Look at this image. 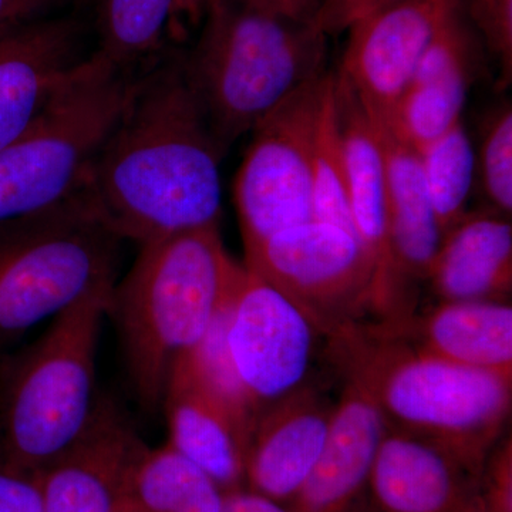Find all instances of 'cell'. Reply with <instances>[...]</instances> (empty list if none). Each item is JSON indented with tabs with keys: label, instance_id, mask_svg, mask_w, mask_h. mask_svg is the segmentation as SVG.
<instances>
[{
	"label": "cell",
	"instance_id": "obj_1",
	"mask_svg": "<svg viewBox=\"0 0 512 512\" xmlns=\"http://www.w3.org/2000/svg\"><path fill=\"white\" fill-rule=\"evenodd\" d=\"M222 156L178 57L136 79L79 194L121 241L141 247L220 225Z\"/></svg>",
	"mask_w": 512,
	"mask_h": 512
},
{
	"label": "cell",
	"instance_id": "obj_2",
	"mask_svg": "<svg viewBox=\"0 0 512 512\" xmlns=\"http://www.w3.org/2000/svg\"><path fill=\"white\" fill-rule=\"evenodd\" d=\"M241 268L215 225L141 245L114 285L109 318L119 326L134 392L151 412L175 360L200 345L227 305Z\"/></svg>",
	"mask_w": 512,
	"mask_h": 512
},
{
	"label": "cell",
	"instance_id": "obj_3",
	"mask_svg": "<svg viewBox=\"0 0 512 512\" xmlns=\"http://www.w3.org/2000/svg\"><path fill=\"white\" fill-rule=\"evenodd\" d=\"M332 338L349 372L369 387L387 429L433 441L483 473L511 413L512 377L430 355L386 326L363 333L350 325Z\"/></svg>",
	"mask_w": 512,
	"mask_h": 512
},
{
	"label": "cell",
	"instance_id": "obj_4",
	"mask_svg": "<svg viewBox=\"0 0 512 512\" xmlns=\"http://www.w3.org/2000/svg\"><path fill=\"white\" fill-rule=\"evenodd\" d=\"M185 73L222 153L326 70L325 33L239 0H214Z\"/></svg>",
	"mask_w": 512,
	"mask_h": 512
},
{
	"label": "cell",
	"instance_id": "obj_5",
	"mask_svg": "<svg viewBox=\"0 0 512 512\" xmlns=\"http://www.w3.org/2000/svg\"><path fill=\"white\" fill-rule=\"evenodd\" d=\"M113 288L97 289L55 316L0 380V457L42 470L79 437L96 406V356Z\"/></svg>",
	"mask_w": 512,
	"mask_h": 512
},
{
	"label": "cell",
	"instance_id": "obj_6",
	"mask_svg": "<svg viewBox=\"0 0 512 512\" xmlns=\"http://www.w3.org/2000/svg\"><path fill=\"white\" fill-rule=\"evenodd\" d=\"M134 83L100 52L70 73L35 121L0 148V224L50 210L80 191Z\"/></svg>",
	"mask_w": 512,
	"mask_h": 512
},
{
	"label": "cell",
	"instance_id": "obj_7",
	"mask_svg": "<svg viewBox=\"0 0 512 512\" xmlns=\"http://www.w3.org/2000/svg\"><path fill=\"white\" fill-rule=\"evenodd\" d=\"M121 239L79 192L39 214L0 224V345L117 282Z\"/></svg>",
	"mask_w": 512,
	"mask_h": 512
},
{
	"label": "cell",
	"instance_id": "obj_8",
	"mask_svg": "<svg viewBox=\"0 0 512 512\" xmlns=\"http://www.w3.org/2000/svg\"><path fill=\"white\" fill-rule=\"evenodd\" d=\"M245 266L284 293L329 335L372 309L375 268L359 238L309 220L245 248Z\"/></svg>",
	"mask_w": 512,
	"mask_h": 512
},
{
	"label": "cell",
	"instance_id": "obj_9",
	"mask_svg": "<svg viewBox=\"0 0 512 512\" xmlns=\"http://www.w3.org/2000/svg\"><path fill=\"white\" fill-rule=\"evenodd\" d=\"M326 74L289 96L251 131L234 187L245 248L312 220V141Z\"/></svg>",
	"mask_w": 512,
	"mask_h": 512
},
{
	"label": "cell",
	"instance_id": "obj_10",
	"mask_svg": "<svg viewBox=\"0 0 512 512\" xmlns=\"http://www.w3.org/2000/svg\"><path fill=\"white\" fill-rule=\"evenodd\" d=\"M318 333L288 296L242 265L227 306L225 345L256 419L301 389Z\"/></svg>",
	"mask_w": 512,
	"mask_h": 512
},
{
	"label": "cell",
	"instance_id": "obj_11",
	"mask_svg": "<svg viewBox=\"0 0 512 512\" xmlns=\"http://www.w3.org/2000/svg\"><path fill=\"white\" fill-rule=\"evenodd\" d=\"M335 84L345 146L350 217L356 237L375 268L370 311L386 319L387 325H397L406 322V281L397 266L390 235L382 136L376 120L338 73H335Z\"/></svg>",
	"mask_w": 512,
	"mask_h": 512
},
{
	"label": "cell",
	"instance_id": "obj_12",
	"mask_svg": "<svg viewBox=\"0 0 512 512\" xmlns=\"http://www.w3.org/2000/svg\"><path fill=\"white\" fill-rule=\"evenodd\" d=\"M461 0H402L359 20L349 40L339 76L382 121L412 80L434 36Z\"/></svg>",
	"mask_w": 512,
	"mask_h": 512
},
{
	"label": "cell",
	"instance_id": "obj_13",
	"mask_svg": "<svg viewBox=\"0 0 512 512\" xmlns=\"http://www.w3.org/2000/svg\"><path fill=\"white\" fill-rule=\"evenodd\" d=\"M116 404L97 399L86 427L37 471L45 512H121L146 450Z\"/></svg>",
	"mask_w": 512,
	"mask_h": 512
},
{
	"label": "cell",
	"instance_id": "obj_14",
	"mask_svg": "<svg viewBox=\"0 0 512 512\" xmlns=\"http://www.w3.org/2000/svg\"><path fill=\"white\" fill-rule=\"evenodd\" d=\"M170 440L224 493L245 487L252 426L208 379L194 350L175 360L161 400Z\"/></svg>",
	"mask_w": 512,
	"mask_h": 512
},
{
	"label": "cell",
	"instance_id": "obj_15",
	"mask_svg": "<svg viewBox=\"0 0 512 512\" xmlns=\"http://www.w3.org/2000/svg\"><path fill=\"white\" fill-rule=\"evenodd\" d=\"M348 376L318 463L288 504L295 512H370V476L387 424L365 382Z\"/></svg>",
	"mask_w": 512,
	"mask_h": 512
},
{
	"label": "cell",
	"instance_id": "obj_16",
	"mask_svg": "<svg viewBox=\"0 0 512 512\" xmlns=\"http://www.w3.org/2000/svg\"><path fill=\"white\" fill-rule=\"evenodd\" d=\"M480 477L447 448L387 429L370 476V512H476Z\"/></svg>",
	"mask_w": 512,
	"mask_h": 512
},
{
	"label": "cell",
	"instance_id": "obj_17",
	"mask_svg": "<svg viewBox=\"0 0 512 512\" xmlns=\"http://www.w3.org/2000/svg\"><path fill=\"white\" fill-rule=\"evenodd\" d=\"M332 413L333 406L302 386L259 414L249 437L245 487L291 503L318 463Z\"/></svg>",
	"mask_w": 512,
	"mask_h": 512
},
{
	"label": "cell",
	"instance_id": "obj_18",
	"mask_svg": "<svg viewBox=\"0 0 512 512\" xmlns=\"http://www.w3.org/2000/svg\"><path fill=\"white\" fill-rule=\"evenodd\" d=\"M72 20L16 25L0 33V148L35 121L56 90L86 57H79Z\"/></svg>",
	"mask_w": 512,
	"mask_h": 512
},
{
	"label": "cell",
	"instance_id": "obj_19",
	"mask_svg": "<svg viewBox=\"0 0 512 512\" xmlns=\"http://www.w3.org/2000/svg\"><path fill=\"white\" fill-rule=\"evenodd\" d=\"M427 279L443 302L504 301L512 288L510 217L467 212L444 234Z\"/></svg>",
	"mask_w": 512,
	"mask_h": 512
},
{
	"label": "cell",
	"instance_id": "obj_20",
	"mask_svg": "<svg viewBox=\"0 0 512 512\" xmlns=\"http://www.w3.org/2000/svg\"><path fill=\"white\" fill-rule=\"evenodd\" d=\"M412 333L416 348L457 365L512 377V308L505 301L443 302Z\"/></svg>",
	"mask_w": 512,
	"mask_h": 512
},
{
	"label": "cell",
	"instance_id": "obj_21",
	"mask_svg": "<svg viewBox=\"0 0 512 512\" xmlns=\"http://www.w3.org/2000/svg\"><path fill=\"white\" fill-rule=\"evenodd\" d=\"M377 126L386 160L390 235L397 266L406 282L427 279L444 232L427 192L420 154L396 140L379 123Z\"/></svg>",
	"mask_w": 512,
	"mask_h": 512
},
{
	"label": "cell",
	"instance_id": "obj_22",
	"mask_svg": "<svg viewBox=\"0 0 512 512\" xmlns=\"http://www.w3.org/2000/svg\"><path fill=\"white\" fill-rule=\"evenodd\" d=\"M224 491L170 443L146 448L128 488V503L141 512H221Z\"/></svg>",
	"mask_w": 512,
	"mask_h": 512
},
{
	"label": "cell",
	"instance_id": "obj_23",
	"mask_svg": "<svg viewBox=\"0 0 512 512\" xmlns=\"http://www.w3.org/2000/svg\"><path fill=\"white\" fill-rule=\"evenodd\" d=\"M473 74V70H464L410 83L387 116L377 123L420 153L463 119Z\"/></svg>",
	"mask_w": 512,
	"mask_h": 512
},
{
	"label": "cell",
	"instance_id": "obj_24",
	"mask_svg": "<svg viewBox=\"0 0 512 512\" xmlns=\"http://www.w3.org/2000/svg\"><path fill=\"white\" fill-rule=\"evenodd\" d=\"M311 173L313 220L330 222L355 234L350 217L348 173L336 99L335 73L326 74L320 96L313 131Z\"/></svg>",
	"mask_w": 512,
	"mask_h": 512
},
{
	"label": "cell",
	"instance_id": "obj_25",
	"mask_svg": "<svg viewBox=\"0 0 512 512\" xmlns=\"http://www.w3.org/2000/svg\"><path fill=\"white\" fill-rule=\"evenodd\" d=\"M419 154L431 204L446 234L466 217L476 183V150L463 119Z\"/></svg>",
	"mask_w": 512,
	"mask_h": 512
},
{
	"label": "cell",
	"instance_id": "obj_26",
	"mask_svg": "<svg viewBox=\"0 0 512 512\" xmlns=\"http://www.w3.org/2000/svg\"><path fill=\"white\" fill-rule=\"evenodd\" d=\"M181 9L190 12V0H103L97 52L127 70L156 49L168 20Z\"/></svg>",
	"mask_w": 512,
	"mask_h": 512
},
{
	"label": "cell",
	"instance_id": "obj_27",
	"mask_svg": "<svg viewBox=\"0 0 512 512\" xmlns=\"http://www.w3.org/2000/svg\"><path fill=\"white\" fill-rule=\"evenodd\" d=\"M476 174L490 210L511 218L512 107L503 103L491 111L476 151Z\"/></svg>",
	"mask_w": 512,
	"mask_h": 512
},
{
	"label": "cell",
	"instance_id": "obj_28",
	"mask_svg": "<svg viewBox=\"0 0 512 512\" xmlns=\"http://www.w3.org/2000/svg\"><path fill=\"white\" fill-rule=\"evenodd\" d=\"M461 10L498 67V84L512 82V0H461Z\"/></svg>",
	"mask_w": 512,
	"mask_h": 512
},
{
	"label": "cell",
	"instance_id": "obj_29",
	"mask_svg": "<svg viewBox=\"0 0 512 512\" xmlns=\"http://www.w3.org/2000/svg\"><path fill=\"white\" fill-rule=\"evenodd\" d=\"M476 512H512V444L503 439L485 461Z\"/></svg>",
	"mask_w": 512,
	"mask_h": 512
},
{
	"label": "cell",
	"instance_id": "obj_30",
	"mask_svg": "<svg viewBox=\"0 0 512 512\" xmlns=\"http://www.w3.org/2000/svg\"><path fill=\"white\" fill-rule=\"evenodd\" d=\"M0 512H45L37 474L0 457Z\"/></svg>",
	"mask_w": 512,
	"mask_h": 512
},
{
	"label": "cell",
	"instance_id": "obj_31",
	"mask_svg": "<svg viewBox=\"0 0 512 512\" xmlns=\"http://www.w3.org/2000/svg\"><path fill=\"white\" fill-rule=\"evenodd\" d=\"M402 0H323L315 18L326 36L348 32L359 20Z\"/></svg>",
	"mask_w": 512,
	"mask_h": 512
},
{
	"label": "cell",
	"instance_id": "obj_32",
	"mask_svg": "<svg viewBox=\"0 0 512 512\" xmlns=\"http://www.w3.org/2000/svg\"><path fill=\"white\" fill-rule=\"evenodd\" d=\"M221 512H295L288 504L255 493L247 487L227 491Z\"/></svg>",
	"mask_w": 512,
	"mask_h": 512
},
{
	"label": "cell",
	"instance_id": "obj_33",
	"mask_svg": "<svg viewBox=\"0 0 512 512\" xmlns=\"http://www.w3.org/2000/svg\"><path fill=\"white\" fill-rule=\"evenodd\" d=\"M256 9L298 20V22H315L320 8V0H239Z\"/></svg>",
	"mask_w": 512,
	"mask_h": 512
},
{
	"label": "cell",
	"instance_id": "obj_34",
	"mask_svg": "<svg viewBox=\"0 0 512 512\" xmlns=\"http://www.w3.org/2000/svg\"><path fill=\"white\" fill-rule=\"evenodd\" d=\"M15 0H0V33L19 25Z\"/></svg>",
	"mask_w": 512,
	"mask_h": 512
},
{
	"label": "cell",
	"instance_id": "obj_35",
	"mask_svg": "<svg viewBox=\"0 0 512 512\" xmlns=\"http://www.w3.org/2000/svg\"><path fill=\"white\" fill-rule=\"evenodd\" d=\"M46 2L47 0H15V8L16 13H18L19 22H22L23 19L35 13L36 10Z\"/></svg>",
	"mask_w": 512,
	"mask_h": 512
},
{
	"label": "cell",
	"instance_id": "obj_36",
	"mask_svg": "<svg viewBox=\"0 0 512 512\" xmlns=\"http://www.w3.org/2000/svg\"><path fill=\"white\" fill-rule=\"evenodd\" d=\"M214 0H190V12L200 13L201 10H205Z\"/></svg>",
	"mask_w": 512,
	"mask_h": 512
},
{
	"label": "cell",
	"instance_id": "obj_37",
	"mask_svg": "<svg viewBox=\"0 0 512 512\" xmlns=\"http://www.w3.org/2000/svg\"><path fill=\"white\" fill-rule=\"evenodd\" d=\"M121 512H141V511L138 510V508L134 507V505H131L130 503H128V501H126V504H124L123 510H121Z\"/></svg>",
	"mask_w": 512,
	"mask_h": 512
},
{
	"label": "cell",
	"instance_id": "obj_38",
	"mask_svg": "<svg viewBox=\"0 0 512 512\" xmlns=\"http://www.w3.org/2000/svg\"><path fill=\"white\" fill-rule=\"evenodd\" d=\"M323 0H320V5H322Z\"/></svg>",
	"mask_w": 512,
	"mask_h": 512
}]
</instances>
